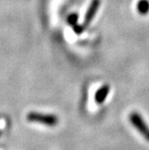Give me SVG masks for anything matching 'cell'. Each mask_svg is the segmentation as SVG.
Returning a JSON list of instances; mask_svg holds the SVG:
<instances>
[{
  "label": "cell",
  "mask_w": 149,
  "mask_h": 150,
  "mask_svg": "<svg viewBox=\"0 0 149 150\" xmlns=\"http://www.w3.org/2000/svg\"><path fill=\"white\" fill-rule=\"evenodd\" d=\"M85 27L83 25V24H76L74 26V32L76 33V34H81L83 32H85Z\"/></svg>",
  "instance_id": "52a82bcc"
},
{
  "label": "cell",
  "mask_w": 149,
  "mask_h": 150,
  "mask_svg": "<svg viewBox=\"0 0 149 150\" xmlns=\"http://www.w3.org/2000/svg\"><path fill=\"white\" fill-rule=\"evenodd\" d=\"M100 6H101V0H92L91 1L90 5L88 6V9L85 13V16L84 23H83V25L85 27V28L93 22L97 11L100 8Z\"/></svg>",
  "instance_id": "3957f363"
},
{
  "label": "cell",
  "mask_w": 149,
  "mask_h": 150,
  "mask_svg": "<svg viewBox=\"0 0 149 150\" xmlns=\"http://www.w3.org/2000/svg\"><path fill=\"white\" fill-rule=\"evenodd\" d=\"M77 22H78V15L77 13H71V15L67 17V23L71 26H75L77 24Z\"/></svg>",
  "instance_id": "8992f818"
},
{
  "label": "cell",
  "mask_w": 149,
  "mask_h": 150,
  "mask_svg": "<svg viewBox=\"0 0 149 150\" xmlns=\"http://www.w3.org/2000/svg\"><path fill=\"white\" fill-rule=\"evenodd\" d=\"M129 121L132 126L143 136V138L149 141V126L146 124L142 115L137 112H131L129 115Z\"/></svg>",
  "instance_id": "7a4b0ae2"
},
{
  "label": "cell",
  "mask_w": 149,
  "mask_h": 150,
  "mask_svg": "<svg viewBox=\"0 0 149 150\" xmlns=\"http://www.w3.org/2000/svg\"><path fill=\"white\" fill-rule=\"evenodd\" d=\"M138 12L141 16H145L149 13V0H139L137 5Z\"/></svg>",
  "instance_id": "5b68a950"
},
{
  "label": "cell",
  "mask_w": 149,
  "mask_h": 150,
  "mask_svg": "<svg viewBox=\"0 0 149 150\" xmlns=\"http://www.w3.org/2000/svg\"><path fill=\"white\" fill-rule=\"evenodd\" d=\"M27 120L31 122H37L48 127H55L59 122V118L56 115L38 112H29L27 115Z\"/></svg>",
  "instance_id": "6da1fadb"
},
{
  "label": "cell",
  "mask_w": 149,
  "mask_h": 150,
  "mask_svg": "<svg viewBox=\"0 0 149 150\" xmlns=\"http://www.w3.org/2000/svg\"><path fill=\"white\" fill-rule=\"evenodd\" d=\"M109 93H110V86L108 85H104L96 91L95 94H94V100H95V102L98 104H102L105 102Z\"/></svg>",
  "instance_id": "277c9868"
}]
</instances>
